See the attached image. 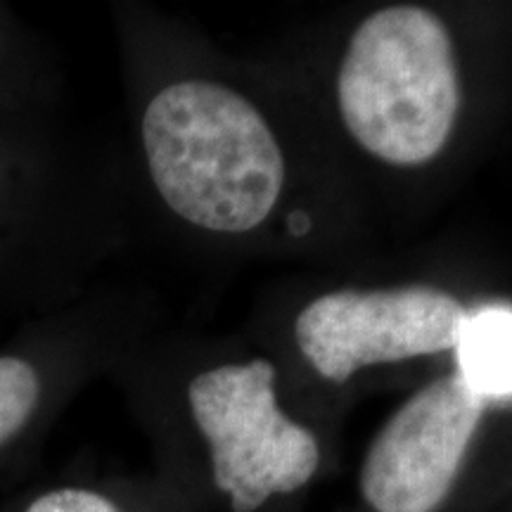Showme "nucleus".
<instances>
[{
    "instance_id": "f257e3e1",
    "label": "nucleus",
    "mask_w": 512,
    "mask_h": 512,
    "mask_svg": "<svg viewBox=\"0 0 512 512\" xmlns=\"http://www.w3.org/2000/svg\"><path fill=\"white\" fill-rule=\"evenodd\" d=\"M143 145L162 200L214 233H247L271 214L285 159L252 102L221 83L181 81L147 105Z\"/></svg>"
},
{
    "instance_id": "7ed1b4c3",
    "label": "nucleus",
    "mask_w": 512,
    "mask_h": 512,
    "mask_svg": "<svg viewBox=\"0 0 512 512\" xmlns=\"http://www.w3.org/2000/svg\"><path fill=\"white\" fill-rule=\"evenodd\" d=\"M188 411L209 486L228 512H264L309 489L323 467L316 432L280 408L275 368L266 358L197 375Z\"/></svg>"
},
{
    "instance_id": "f03ea898",
    "label": "nucleus",
    "mask_w": 512,
    "mask_h": 512,
    "mask_svg": "<svg viewBox=\"0 0 512 512\" xmlns=\"http://www.w3.org/2000/svg\"><path fill=\"white\" fill-rule=\"evenodd\" d=\"M339 114L363 150L392 166L444 150L460 105L451 36L418 5L377 10L351 36L337 79Z\"/></svg>"
},
{
    "instance_id": "423d86ee",
    "label": "nucleus",
    "mask_w": 512,
    "mask_h": 512,
    "mask_svg": "<svg viewBox=\"0 0 512 512\" xmlns=\"http://www.w3.org/2000/svg\"><path fill=\"white\" fill-rule=\"evenodd\" d=\"M453 351L458 375L484 401H512V309L467 311Z\"/></svg>"
},
{
    "instance_id": "0eeeda50",
    "label": "nucleus",
    "mask_w": 512,
    "mask_h": 512,
    "mask_svg": "<svg viewBox=\"0 0 512 512\" xmlns=\"http://www.w3.org/2000/svg\"><path fill=\"white\" fill-rule=\"evenodd\" d=\"M41 401L34 366L15 356H0V451L29 427Z\"/></svg>"
},
{
    "instance_id": "20e7f679",
    "label": "nucleus",
    "mask_w": 512,
    "mask_h": 512,
    "mask_svg": "<svg viewBox=\"0 0 512 512\" xmlns=\"http://www.w3.org/2000/svg\"><path fill=\"white\" fill-rule=\"evenodd\" d=\"M489 408L456 373L418 389L370 441L358 498L366 512H446Z\"/></svg>"
},
{
    "instance_id": "39448f33",
    "label": "nucleus",
    "mask_w": 512,
    "mask_h": 512,
    "mask_svg": "<svg viewBox=\"0 0 512 512\" xmlns=\"http://www.w3.org/2000/svg\"><path fill=\"white\" fill-rule=\"evenodd\" d=\"M465 316L453 294L430 285L342 290L299 313L294 339L320 377L344 384L366 366L453 351Z\"/></svg>"
},
{
    "instance_id": "6e6552de",
    "label": "nucleus",
    "mask_w": 512,
    "mask_h": 512,
    "mask_svg": "<svg viewBox=\"0 0 512 512\" xmlns=\"http://www.w3.org/2000/svg\"><path fill=\"white\" fill-rule=\"evenodd\" d=\"M19 512H128L117 498L95 486L67 484L41 491Z\"/></svg>"
}]
</instances>
